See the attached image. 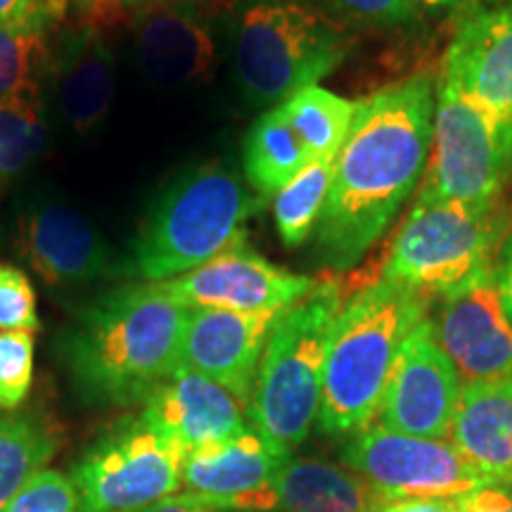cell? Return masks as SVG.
<instances>
[{"label":"cell","mask_w":512,"mask_h":512,"mask_svg":"<svg viewBox=\"0 0 512 512\" xmlns=\"http://www.w3.org/2000/svg\"><path fill=\"white\" fill-rule=\"evenodd\" d=\"M434 83L413 76L356 100L349 136L335 159L316 254L351 268L382 238L425 176L434 121Z\"/></svg>","instance_id":"obj_1"},{"label":"cell","mask_w":512,"mask_h":512,"mask_svg":"<svg viewBox=\"0 0 512 512\" xmlns=\"http://www.w3.org/2000/svg\"><path fill=\"white\" fill-rule=\"evenodd\" d=\"M188 306L157 283L102 292L60 332V356L74 392L91 406H136L181 368Z\"/></svg>","instance_id":"obj_2"},{"label":"cell","mask_w":512,"mask_h":512,"mask_svg":"<svg viewBox=\"0 0 512 512\" xmlns=\"http://www.w3.org/2000/svg\"><path fill=\"white\" fill-rule=\"evenodd\" d=\"M261 202L228 166L185 169L147 209L128 256L121 259V275L138 283H164L207 264L245 242L247 221Z\"/></svg>","instance_id":"obj_3"},{"label":"cell","mask_w":512,"mask_h":512,"mask_svg":"<svg viewBox=\"0 0 512 512\" xmlns=\"http://www.w3.org/2000/svg\"><path fill=\"white\" fill-rule=\"evenodd\" d=\"M425 318L427 297L382 278L342 306L325 358L320 432L342 437L373 427L403 339Z\"/></svg>","instance_id":"obj_4"},{"label":"cell","mask_w":512,"mask_h":512,"mask_svg":"<svg viewBox=\"0 0 512 512\" xmlns=\"http://www.w3.org/2000/svg\"><path fill=\"white\" fill-rule=\"evenodd\" d=\"M356 38L316 0H235L230 57L249 105L278 107L342 67Z\"/></svg>","instance_id":"obj_5"},{"label":"cell","mask_w":512,"mask_h":512,"mask_svg":"<svg viewBox=\"0 0 512 512\" xmlns=\"http://www.w3.org/2000/svg\"><path fill=\"white\" fill-rule=\"evenodd\" d=\"M342 306L337 283H316L302 302L280 313L268 335L247 418L290 451L318 422L325 358Z\"/></svg>","instance_id":"obj_6"},{"label":"cell","mask_w":512,"mask_h":512,"mask_svg":"<svg viewBox=\"0 0 512 512\" xmlns=\"http://www.w3.org/2000/svg\"><path fill=\"white\" fill-rule=\"evenodd\" d=\"M494 233V209L418 197L396 235L382 280L427 299L446 297L494 268Z\"/></svg>","instance_id":"obj_7"},{"label":"cell","mask_w":512,"mask_h":512,"mask_svg":"<svg viewBox=\"0 0 512 512\" xmlns=\"http://www.w3.org/2000/svg\"><path fill=\"white\" fill-rule=\"evenodd\" d=\"M510 178L512 159L494 121L441 76L430 159L418 197L470 209H494Z\"/></svg>","instance_id":"obj_8"},{"label":"cell","mask_w":512,"mask_h":512,"mask_svg":"<svg viewBox=\"0 0 512 512\" xmlns=\"http://www.w3.org/2000/svg\"><path fill=\"white\" fill-rule=\"evenodd\" d=\"M183 451L138 418L102 434L72 470L79 512H136L181 494Z\"/></svg>","instance_id":"obj_9"},{"label":"cell","mask_w":512,"mask_h":512,"mask_svg":"<svg viewBox=\"0 0 512 512\" xmlns=\"http://www.w3.org/2000/svg\"><path fill=\"white\" fill-rule=\"evenodd\" d=\"M344 463L373 486L380 501H456L491 482L448 439L411 437L382 425L356 434Z\"/></svg>","instance_id":"obj_10"},{"label":"cell","mask_w":512,"mask_h":512,"mask_svg":"<svg viewBox=\"0 0 512 512\" xmlns=\"http://www.w3.org/2000/svg\"><path fill=\"white\" fill-rule=\"evenodd\" d=\"M15 247L50 287H86L121 275V261L98 226L72 204L38 200L17 216Z\"/></svg>","instance_id":"obj_11"},{"label":"cell","mask_w":512,"mask_h":512,"mask_svg":"<svg viewBox=\"0 0 512 512\" xmlns=\"http://www.w3.org/2000/svg\"><path fill=\"white\" fill-rule=\"evenodd\" d=\"M441 76L494 121L512 159V0L467 10L448 43Z\"/></svg>","instance_id":"obj_12"},{"label":"cell","mask_w":512,"mask_h":512,"mask_svg":"<svg viewBox=\"0 0 512 512\" xmlns=\"http://www.w3.org/2000/svg\"><path fill=\"white\" fill-rule=\"evenodd\" d=\"M460 389L458 370L425 318L403 339L382 396L380 425L411 437L448 439Z\"/></svg>","instance_id":"obj_13"},{"label":"cell","mask_w":512,"mask_h":512,"mask_svg":"<svg viewBox=\"0 0 512 512\" xmlns=\"http://www.w3.org/2000/svg\"><path fill=\"white\" fill-rule=\"evenodd\" d=\"M188 309H226L242 313L285 311L302 302L316 283L264 259L247 242L226 249L207 264L157 283Z\"/></svg>","instance_id":"obj_14"},{"label":"cell","mask_w":512,"mask_h":512,"mask_svg":"<svg viewBox=\"0 0 512 512\" xmlns=\"http://www.w3.org/2000/svg\"><path fill=\"white\" fill-rule=\"evenodd\" d=\"M432 330L463 384L512 380V323L494 268L441 297Z\"/></svg>","instance_id":"obj_15"},{"label":"cell","mask_w":512,"mask_h":512,"mask_svg":"<svg viewBox=\"0 0 512 512\" xmlns=\"http://www.w3.org/2000/svg\"><path fill=\"white\" fill-rule=\"evenodd\" d=\"M280 313L190 309L181 366L221 384L249 408L261 356Z\"/></svg>","instance_id":"obj_16"},{"label":"cell","mask_w":512,"mask_h":512,"mask_svg":"<svg viewBox=\"0 0 512 512\" xmlns=\"http://www.w3.org/2000/svg\"><path fill=\"white\" fill-rule=\"evenodd\" d=\"M138 420L178 451L219 444L247 430V406L221 384L178 368L140 403Z\"/></svg>","instance_id":"obj_17"},{"label":"cell","mask_w":512,"mask_h":512,"mask_svg":"<svg viewBox=\"0 0 512 512\" xmlns=\"http://www.w3.org/2000/svg\"><path fill=\"white\" fill-rule=\"evenodd\" d=\"M131 34L140 67L159 88L207 81L219 62V46L209 19L192 0L133 12Z\"/></svg>","instance_id":"obj_18"},{"label":"cell","mask_w":512,"mask_h":512,"mask_svg":"<svg viewBox=\"0 0 512 512\" xmlns=\"http://www.w3.org/2000/svg\"><path fill=\"white\" fill-rule=\"evenodd\" d=\"M117 83L114 50L95 24L67 31L50 48L46 88L74 133H91L110 112Z\"/></svg>","instance_id":"obj_19"},{"label":"cell","mask_w":512,"mask_h":512,"mask_svg":"<svg viewBox=\"0 0 512 512\" xmlns=\"http://www.w3.org/2000/svg\"><path fill=\"white\" fill-rule=\"evenodd\" d=\"M292 458L290 448L275 444L249 425L238 437L185 453L181 494L226 512V505L235 498L266 489Z\"/></svg>","instance_id":"obj_20"},{"label":"cell","mask_w":512,"mask_h":512,"mask_svg":"<svg viewBox=\"0 0 512 512\" xmlns=\"http://www.w3.org/2000/svg\"><path fill=\"white\" fill-rule=\"evenodd\" d=\"M448 441L496 484H512V380L465 382Z\"/></svg>","instance_id":"obj_21"},{"label":"cell","mask_w":512,"mask_h":512,"mask_svg":"<svg viewBox=\"0 0 512 512\" xmlns=\"http://www.w3.org/2000/svg\"><path fill=\"white\" fill-rule=\"evenodd\" d=\"M273 512H373L380 496L358 472L316 458H292L271 479Z\"/></svg>","instance_id":"obj_22"},{"label":"cell","mask_w":512,"mask_h":512,"mask_svg":"<svg viewBox=\"0 0 512 512\" xmlns=\"http://www.w3.org/2000/svg\"><path fill=\"white\" fill-rule=\"evenodd\" d=\"M309 152L285 112L271 107L249 126L242 147L245 178L261 200H271L309 164Z\"/></svg>","instance_id":"obj_23"},{"label":"cell","mask_w":512,"mask_h":512,"mask_svg":"<svg viewBox=\"0 0 512 512\" xmlns=\"http://www.w3.org/2000/svg\"><path fill=\"white\" fill-rule=\"evenodd\" d=\"M57 451V434L34 411H0V510L38 472L46 470Z\"/></svg>","instance_id":"obj_24"},{"label":"cell","mask_w":512,"mask_h":512,"mask_svg":"<svg viewBox=\"0 0 512 512\" xmlns=\"http://www.w3.org/2000/svg\"><path fill=\"white\" fill-rule=\"evenodd\" d=\"M278 107L285 112L311 159H337L354 121L356 100L342 98L316 83L294 93Z\"/></svg>","instance_id":"obj_25"},{"label":"cell","mask_w":512,"mask_h":512,"mask_svg":"<svg viewBox=\"0 0 512 512\" xmlns=\"http://www.w3.org/2000/svg\"><path fill=\"white\" fill-rule=\"evenodd\" d=\"M335 159H309V164L273 197V221L285 247H302L323 214L328 202Z\"/></svg>","instance_id":"obj_26"},{"label":"cell","mask_w":512,"mask_h":512,"mask_svg":"<svg viewBox=\"0 0 512 512\" xmlns=\"http://www.w3.org/2000/svg\"><path fill=\"white\" fill-rule=\"evenodd\" d=\"M48 114L43 93L0 102V188L46 150Z\"/></svg>","instance_id":"obj_27"},{"label":"cell","mask_w":512,"mask_h":512,"mask_svg":"<svg viewBox=\"0 0 512 512\" xmlns=\"http://www.w3.org/2000/svg\"><path fill=\"white\" fill-rule=\"evenodd\" d=\"M48 31L0 27V102L46 91Z\"/></svg>","instance_id":"obj_28"},{"label":"cell","mask_w":512,"mask_h":512,"mask_svg":"<svg viewBox=\"0 0 512 512\" xmlns=\"http://www.w3.org/2000/svg\"><path fill=\"white\" fill-rule=\"evenodd\" d=\"M34 382V332L0 330V411H17Z\"/></svg>","instance_id":"obj_29"},{"label":"cell","mask_w":512,"mask_h":512,"mask_svg":"<svg viewBox=\"0 0 512 512\" xmlns=\"http://www.w3.org/2000/svg\"><path fill=\"white\" fill-rule=\"evenodd\" d=\"M0 512H79V494L72 477L43 470Z\"/></svg>","instance_id":"obj_30"},{"label":"cell","mask_w":512,"mask_h":512,"mask_svg":"<svg viewBox=\"0 0 512 512\" xmlns=\"http://www.w3.org/2000/svg\"><path fill=\"white\" fill-rule=\"evenodd\" d=\"M38 328V302L27 273L0 264V330L36 332Z\"/></svg>","instance_id":"obj_31"},{"label":"cell","mask_w":512,"mask_h":512,"mask_svg":"<svg viewBox=\"0 0 512 512\" xmlns=\"http://www.w3.org/2000/svg\"><path fill=\"white\" fill-rule=\"evenodd\" d=\"M330 8L354 22L380 29H401L418 19L415 0H325Z\"/></svg>","instance_id":"obj_32"},{"label":"cell","mask_w":512,"mask_h":512,"mask_svg":"<svg viewBox=\"0 0 512 512\" xmlns=\"http://www.w3.org/2000/svg\"><path fill=\"white\" fill-rule=\"evenodd\" d=\"M64 8L67 0H0V27L48 31Z\"/></svg>","instance_id":"obj_33"},{"label":"cell","mask_w":512,"mask_h":512,"mask_svg":"<svg viewBox=\"0 0 512 512\" xmlns=\"http://www.w3.org/2000/svg\"><path fill=\"white\" fill-rule=\"evenodd\" d=\"M453 503L456 512H512V484H486Z\"/></svg>","instance_id":"obj_34"},{"label":"cell","mask_w":512,"mask_h":512,"mask_svg":"<svg viewBox=\"0 0 512 512\" xmlns=\"http://www.w3.org/2000/svg\"><path fill=\"white\" fill-rule=\"evenodd\" d=\"M494 278H496L498 294H501L503 309L508 313L512 323V233L505 238V242L501 245V252L496 254Z\"/></svg>","instance_id":"obj_35"},{"label":"cell","mask_w":512,"mask_h":512,"mask_svg":"<svg viewBox=\"0 0 512 512\" xmlns=\"http://www.w3.org/2000/svg\"><path fill=\"white\" fill-rule=\"evenodd\" d=\"M136 512H223V510L214 508V505L204 503L195 496L176 494L171 498H164V501H159L155 505H147V508L136 510Z\"/></svg>","instance_id":"obj_36"},{"label":"cell","mask_w":512,"mask_h":512,"mask_svg":"<svg viewBox=\"0 0 512 512\" xmlns=\"http://www.w3.org/2000/svg\"><path fill=\"white\" fill-rule=\"evenodd\" d=\"M373 512H456L453 501H380Z\"/></svg>","instance_id":"obj_37"},{"label":"cell","mask_w":512,"mask_h":512,"mask_svg":"<svg viewBox=\"0 0 512 512\" xmlns=\"http://www.w3.org/2000/svg\"><path fill=\"white\" fill-rule=\"evenodd\" d=\"M166 3H181V0H91L93 12H110L114 10H131L138 12L143 8H152V5H166Z\"/></svg>","instance_id":"obj_38"},{"label":"cell","mask_w":512,"mask_h":512,"mask_svg":"<svg viewBox=\"0 0 512 512\" xmlns=\"http://www.w3.org/2000/svg\"><path fill=\"white\" fill-rule=\"evenodd\" d=\"M415 3L425 5V8H453V5H460L463 0H415Z\"/></svg>","instance_id":"obj_39"}]
</instances>
